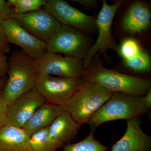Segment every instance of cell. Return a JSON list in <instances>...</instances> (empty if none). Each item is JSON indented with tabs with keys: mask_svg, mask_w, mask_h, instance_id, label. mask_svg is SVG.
<instances>
[{
	"mask_svg": "<svg viewBox=\"0 0 151 151\" xmlns=\"http://www.w3.org/2000/svg\"><path fill=\"white\" fill-rule=\"evenodd\" d=\"M83 79L95 82L114 93L144 97L151 89L150 79L119 73L108 69L99 63L86 68Z\"/></svg>",
	"mask_w": 151,
	"mask_h": 151,
	"instance_id": "6da1fadb",
	"label": "cell"
},
{
	"mask_svg": "<svg viewBox=\"0 0 151 151\" xmlns=\"http://www.w3.org/2000/svg\"><path fill=\"white\" fill-rule=\"evenodd\" d=\"M8 62V77L3 91L9 105L35 88L38 73L36 60L27 56L21 49L13 52Z\"/></svg>",
	"mask_w": 151,
	"mask_h": 151,
	"instance_id": "7a4b0ae2",
	"label": "cell"
},
{
	"mask_svg": "<svg viewBox=\"0 0 151 151\" xmlns=\"http://www.w3.org/2000/svg\"><path fill=\"white\" fill-rule=\"evenodd\" d=\"M113 93L97 83L84 80L63 109L81 126L88 124Z\"/></svg>",
	"mask_w": 151,
	"mask_h": 151,
	"instance_id": "3957f363",
	"label": "cell"
},
{
	"mask_svg": "<svg viewBox=\"0 0 151 151\" xmlns=\"http://www.w3.org/2000/svg\"><path fill=\"white\" fill-rule=\"evenodd\" d=\"M143 97H137L114 92L109 99L94 113L88 123L92 131L108 122L131 120L147 114L149 111Z\"/></svg>",
	"mask_w": 151,
	"mask_h": 151,
	"instance_id": "277c9868",
	"label": "cell"
},
{
	"mask_svg": "<svg viewBox=\"0 0 151 151\" xmlns=\"http://www.w3.org/2000/svg\"><path fill=\"white\" fill-rule=\"evenodd\" d=\"M121 5L122 2L120 1L110 5L103 0L102 8L96 19V28L98 30L97 41L89 49L83 60L85 69L90 66L97 53L105 54L109 49L119 51V47L113 39L111 27L113 18Z\"/></svg>",
	"mask_w": 151,
	"mask_h": 151,
	"instance_id": "5b68a950",
	"label": "cell"
},
{
	"mask_svg": "<svg viewBox=\"0 0 151 151\" xmlns=\"http://www.w3.org/2000/svg\"><path fill=\"white\" fill-rule=\"evenodd\" d=\"M84 79L38 73L35 88L47 103L64 108Z\"/></svg>",
	"mask_w": 151,
	"mask_h": 151,
	"instance_id": "8992f818",
	"label": "cell"
},
{
	"mask_svg": "<svg viewBox=\"0 0 151 151\" xmlns=\"http://www.w3.org/2000/svg\"><path fill=\"white\" fill-rule=\"evenodd\" d=\"M90 47L85 33L75 28L61 25L59 31L46 44V52L83 60Z\"/></svg>",
	"mask_w": 151,
	"mask_h": 151,
	"instance_id": "52a82bcc",
	"label": "cell"
},
{
	"mask_svg": "<svg viewBox=\"0 0 151 151\" xmlns=\"http://www.w3.org/2000/svg\"><path fill=\"white\" fill-rule=\"evenodd\" d=\"M36 64L38 73L59 77L82 78L85 70L82 60L47 52L36 60Z\"/></svg>",
	"mask_w": 151,
	"mask_h": 151,
	"instance_id": "ba28073f",
	"label": "cell"
},
{
	"mask_svg": "<svg viewBox=\"0 0 151 151\" xmlns=\"http://www.w3.org/2000/svg\"><path fill=\"white\" fill-rule=\"evenodd\" d=\"M12 18L31 35L46 44L56 34L61 25L43 8L27 14L14 13Z\"/></svg>",
	"mask_w": 151,
	"mask_h": 151,
	"instance_id": "9c48e42d",
	"label": "cell"
},
{
	"mask_svg": "<svg viewBox=\"0 0 151 151\" xmlns=\"http://www.w3.org/2000/svg\"><path fill=\"white\" fill-rule=\"evenodd\" d=\"M43 9L61 25L68 26L84 33L97 29L96 19L72 6L63 0H47Z\"/></svg>",
	"mask_w": 151,
	"mask_h": 151,
	"instance_id": "30bf717a",
	"label": "cell"
},
{
	"mask_svg": "<svg viewBox=\"0 0 151 151\" xmlns=\"http://www.w3.org/2000/svg\"><path fill=\"white\" fill-rule=\"evenodd\" d=\"M9 44L16 45L33 59L37 60L46 52V44L31 35L13 18L1 24Z\"/></svg>",
	"mask_w": 151,
	"mask_h": 151,
	"instance_id": "8fae6325",
	"label": "cell"
},
{
	"mask_svg": "<svg viewBox=\"0 0 151 151\" xmlns=\"http://www.w3.org/2000/svg\"><path fill=\"white\" fill-rule=\"evenodd\" d=\"M46 102L35 88L31 89L9 104L7 124L22 128L36 110Z\"/></svg>",
	"mask_w": 151,
	"mask_h": 151,
	"instance_id": "7c38bea8",
	"label": "cell"
},
{
	"mask_svg": "<svg viewBox=\"0 0 151 151\" xmlns=\"http://www.w3.org/2000/svg\"><path fill=\"white\" fill-rule=\"evenodd\" d=\"M127 122L126 132L110 151H151V137L143 132L139 117Z\"/></svg>",
	"mask_w": 151,
	"mask_h": 151,
	"instance_id": "4fadbf2b",
	"label": "cell"
},
{
	"mask_svg": "<svg viewBox=\"0 0 151 151\" xmlns=\"http://www.w3.org/2000/svg\"><path fill=\"white\" fill-rule=\"evenodd\" d=\"M81 127L68 112L63 111L48 128L49 137L55 148L58 150L70 144L76 137Z\"/></svg>",
	"mask_w": 151,
	"mask_h": 151,
	"instance_id": "5bb4252c",
	"label": "cell"
},
{
	"mask_svg": "<svg viewBox=\"0 0 151 151\" xmlns=\"http://www.w3.org/2000/svg\"><path fill=\"white\" fill-rule=\"evenodd\" d=\"M64 109L46 102L38 108L22 129L30 137L36 132L47 128Z\"/></svg>",
	"mask_w": 151,
	"mask_h": 151,
	"instance_id": "9a60e30c",
	"label": "cell"
},
{
	"mask_svg": "<svg viewBox=\"0 0 151 151\" xmlns=\"http://www.w3.org/2000/svg\"><path fill=\"white\" fill-rule=\"evenodd\" d=\"M150 22V12L147 6L141 2H136L126 13L122 21V26L127 32L138 33L146 30Z\"/></svg>",
	"mask_w": 151,
	"mask_h": 151,
	"instance_id": "2e32d148",
	"label": "cell"
},
{
	"mask_svg": "<svg viewBox=\"0 0 151 151\" xmlns=\"http://www.w3.org/2000/svg\"><path fill=\"white\" fill-rule=\"evenodd\" d=\"M0 151H31L29 137L22 128L7 124L0 129Z\"/></svg>",
	"mask_w": 151,
	"mask_h": 151,
	"instance_id": "e0dca14e",
	"label": "cell"
},
{
	"mask_svg": "<svg viewBox=\"0 0 151 151\" xmlns=\"http://www.w3.org/2000/svg\"><path fill=\"white\" fill-rule=\"evenodd\" d=\"M61 151H108L109 147L100 143L94 137V132L91 131L85 139L74 144L63 146Z\"/></svg>",
	"mask_w": 151,
	"mask_h": 151,
	"instance_id": "ac0fdd59",
	"label": "cell"
},
{
	"mask_svg": "<svg viewBox=\"0 0 151 151\" xmlns=\"http://www.w3.org/2000/svg\"><path fill=\"white\" fill-rule=\"evenodd\" d=\"M123 60L127 68L137 73H147L150 70V57L142 49L136 56Z\"/></svg>",
	"mask_w": 151,
	"mask_h": 151,
	"instance_id": "d6986e66",
	"label": "cell"
},
{
	"mask_svg": "<svg viewBox=\"0 0 151 151\" xmlns=\"http://www.w3.org/2000/svg\"><path fill=\"white\" fill-rule=\"evenodd\" d=\"M48 128L36 132L29 137L31 151H56L49 137Z\"/></svg>",
	"mask_w": 151,
	"mask_h": 151,
	"instance_id": "ffe728a7",
	"label": "cell"
},
{
	"mask_svg": "<svg viewBox=\"0 0 151 151\" xmlns=\"http://www.w3.org/2000/svg\"><path fill=\"white\" fill-rule=\"evenodd\" d=\"M6 3L14 13L25 14L43 9L46 0H9Z\"/></svg>",
	"mask_w": 151,
	"mask_h": 151,
	"instance_id": "44dd1931",
	"label": "cell"
},
{
	"mask_svg": "<svg viewBox=\"0 0 151 151\" xmlns=\"http://www.w3.org/2000/svg\"><path fill=\"white\" fill-rule=\"evenodd\" d=\"M142 49L137 40L129 38L122 42L119 47L118 52L123 60L128 59L139 54Z\"/></svg>",
	"mask_w": 151,
	"mask_h": 151,
	"instance_id": "7402d4cb",
	"label": "cell"
},
{
	"mask_svg": "<svg viewBox=\"0 0 151 151\" xmlns=\"http://www.w3.org/2000/svg\"><path fill=\"white\" fill-rule=\"evenodd\" d=\"M8 105L4 96L3 89L0 90V129L7 124Z\"/></svg>",
	"mask_w": 151,
	"mask_h": 151,
	"instance_id": "603a6c76",
	"label": "cell"
},
{
	"mask_svg": "<svg viewBox=\"0 0 151 151\" xmlns=\"http://www.w3.org/2000/svg\"><path fill=\"white\" fill-rule=\"evenodd\" d=\"M14 13L13 10L8 6L5 0H0V24L3 22L12 18Z\"/></svg>",
	"mask_w": 151,
	"mask_h": 151,
	"instance_id": "cb8c5ba5",
	"label": "cell"
},
{
	"mask_svg": "<svg viewBox=\"0 0 151 151\" xmlns=\"http://www.w3.org/2000/svg\"><path fill=\"white\" fill-rule=\"evenodd\" d=\"M9 51V44L6 37L4 32L0 24V54L6 55Z\"/></svg>",
	"mask_w": 151,
	"mask_h": 151,
	"instance_id": "d4e9b609",
	"label": "cell"
},
{
	"mask_svg": "<svg viewBox=\"0 0 151 151\" xmlns=\"http://www.w3.org/2000/svg\"><path fill=\"white\" fill-rule=\"evenodd\" d=\"M8 70V58L5 55L0 54V78H6Z\"/></svg>",
	"mask_w": 151,
	"mask_h": 151,
	"instance_id": "484cf974",
	"label": "cell"
},
{
	"mask_svg": "<svg viewBox=\"0 0 151 151\" xmlns=\"http://www.w3.org/2000/svg\"><path fill=\"white\" fill-rule=\"evenodd\" d=\"M72 2L80 4L81 5L87 7H91L97 5V1L95 0H72Z\"/></svg>",
	"mask_w": 151,
	"mask_h": 151,
	"instance_id": "4316f807",
	"label": "cell"
},
{
	"mask_svg": "<svg viewBox=\"0 0 151 151\" xmlns=\"http://www.w3.org/2000/svg\"><path fill=\"white\" fill-rule=\"evenodd\" d=\"M143 100L147 108L150 110L151 108V89H149L146 95L143 97Z\"/></svg>",
	"mask_w": 151,
	"mask_h": 151,
	"instance_id": "83f0119b",
	"label": "cell"
},
{
	"mask_svg": "<svg viewBox=\"0 0 151 151\" xmlns=\"http://www.w3.org/2000/svg\"><path fill=\"white\" fill-rule=\"evenodd\" d=\"M7 81V78H0V90L4 89Z\"/></svg>",
	"mask_w": 151,
	"mask_h": 151,
	"instance_id": "f1b7e54d",
	"label": "cell"
}]
</instances>
